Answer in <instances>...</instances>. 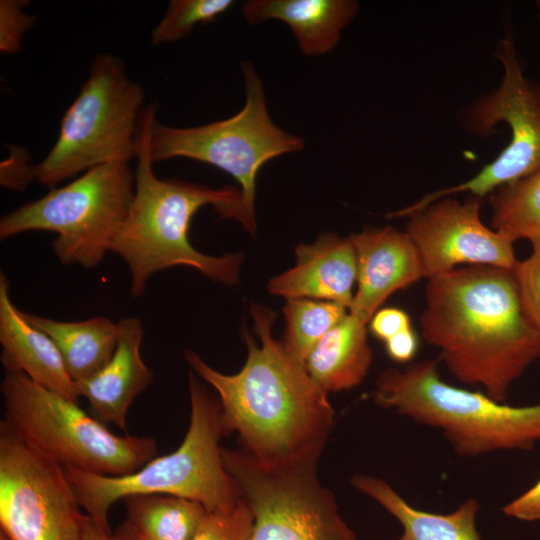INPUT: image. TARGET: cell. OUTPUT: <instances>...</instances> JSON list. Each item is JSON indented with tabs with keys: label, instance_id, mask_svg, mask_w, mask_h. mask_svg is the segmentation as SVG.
Here are the masks:
<instances>
[{
	"label": "cell",
	"instance_id": "cell-1",
	"mask_svg": "<svg viewBox=\"0 0 540 540\" xmlns=\"http://www.w3.org/2000/svg\"><path fill=\"white\" fill-rule=\"evenodd\" d=\"M251 314L261 345L243 329L248 357L238 373L223 374L191 350L185 359L216 390L224 434L237 432L250 455L269 466L317 463L334 423L327 392L274 340V313L252 304Z\"/></svg>",
	"mask_w": 540,
	"mask_h": 540
},
{
	"label": "cell",
	"instance_id": "cell-2",
	"mask_svg": "<svg viewBox=\"0 0 540 540\" xmlns=\"http://www.w3.org/2000/svg\"><path fill=\"white\" fill-rule=\"evenodd\" d=\"M425 299V341L458 381L505 403L511 384L540 358V329L522 309L513 269H451L428 279Z\"/></svg>",
	"mask_w": 540,
	"mask_h": 540
},
{
	"label": "cell",
	"instance_id": "cell-3",
	"mask_svg": "<svg viewBox=\"0 0 540 540\" xmlns=\"http://www.w3.org/2000/svg\"><path fill=\"white\" fill-rule=\"evenodd\" d=\"M155 119L156 108L153 105L144 107L136 134L135 194L111 247V252L119 255L129 268L131 295H142L153 274L178 265L190 266L225 285H236L243 254H203L192 246L188 233L195 213L205 205H212L220 218L239 221L255 236L257 229L244 211L242 192L232 186L211 188L158 178L153 172L150 153V134Z\"/></svg>",
	"mask_w": 540,
	"mask_h": 540
},
{
	"label": "cell",
	"instance_id": "cell-4",
	"mask_svg": "<svg viewBox=\"0 0 540 540\" xmlns=\"http://www.w3.org/2000/svg\"><path fill=\"white\" fill-rule=\"evenodd\" d=\"M190 423L179 447L154 457L124 476L97 475L63 466L79 505L96 524L111 533L109 511L118 500L138 494H162L196 501L207 511L229 509L241 499L226 471L219 445L224 434L221 406L189 374Z\"/></svg>",
	"mask_w": 540,
	"mask_h": 540
},
{
	"label": "cell",
	"instance_id": "cell-5",
	"mask_svg": "<svg viewBox=\"0 0 540 540\" xmlns=\"http://www.w3.org/2000/svg\"><path fill=\"white\" fill-rule=\"evenodd\" d=\"M375 402L418 424L438 428L461 457L529 450L540 441V404L508 406L485 393L444 382L433 360L382 372Z\"/></svg>",
	"mask_w": 540,
	"mask_h": 540
},
{
	"label": "cell",
	"instance_id": "cell-6",
	"mask_svg": "<svg viewBox=\"0 0 540 540\" xmlns=\"http://www.w3.org/2000/svg\"><path fill=\"white\" fill-rule=\"evenodd\" d=\"M1 394L4 421L26 443L62 466L103 476H124L157 455L155 438L116 435L79 403L23 373L6 372Z\"/></svg>",
	"mask_w": 540,
	"mask_h": 540
},
{
	"label": "cell",
	"instance_id": "cell-7",
	"mask_svg": "<svg viewBox=\"0 0 540 540\" xmlns=\"http://www.w3.org/2000/svg\"><path fill=\"white\" fill-rule=\"evenodd\" d=\"M143 101V88L127 76L122 60L98 55L63 115L55 144L39 164L28 166V182L51 189L96 166L129 163L137 156Z\"/></svg>",
	"mask_w": 540,
	"mask_h": 540
},
{
	"label": "cell",
	"instance_id": "cell-8",
	"mask_svg": "<svg viewBox=\"0 0 540 540\" xmlns=\"http://www.w3.org/2000/svg\"><path fill=\"white\" fill-rule=\"evenodd\" d=\"M134 194L135 173L129 163L96 166L2 217L0 239L52 231L57 234L53 251L62 264L95 268L111 252Z\"/></svg>",
	"mask_w": 540,
	"mask_h": 540
},
{
	"label": "cell",
	"instance_id": "cell-9",
	"mask_svg": "<svg viewBox=\"0 0 540 540\" xmlns=\"http://www.w3.org/2000/svg\"><path fill=\"white\" fill-rule=\"evenodd\" d=\"M242 71L246 103L237 114L190 128L166 126L155 119L150 153L153 163L185 157L230 174L240 184L244 211L257 229L255 192L259 169L275 157L302 150L304 141L271 120L263 85L253 66L242 62Z\"/></svg>",
	"mask_w": 540,
	"mask_h": 540
},
{
	"label": "cell",
	"instance_id": "cell-10",
	"mask_svg": "<svg viewBox=\"0 0 540 540\" xmlns=\"http://www.w3.org/2000/svg\"><path fill=\"white\" fill-rule=\"evenodd\" d=\"M221 455L252 514L248 540H357L319 482L316 463L269 466L226 448Z\"/></svg>",
	"mask_w": 540,
	"mask_h": 540
},
{
	"label": "cell",
	"instance_id": "cell-11",
	"mask_svg": "<svg viewBox=\"0 0 540 540\" xmlns=\"http://www.w3.org/2000/svg\"><path fill=\"white\" fill-rule=\"evenodd\" d=\"M495 57L504 69L501 82L497 89L472 105L465 117V125L471 133L487 137L498 123H506L511 133L508 145L471 179L426 195L394 212L393 217H407L457 193L469 192L483 198L540 170V83L524 76L512 37L500 41Z\"/></svg>",
	"mask_w": 540,
	"mask_h": 540
},
{
	"label": "cell",
	"instance_id": "cell-12",
	"mask_svg": "<svg viewBox=\"0 0 540 540\" xmlns=\"http://www.w3.org/2000/svg\"><path fill=\"white\" fill-rule=\"evenodd\" d=\"M64 467L0 422V526L10 540H82L88 518Z\"/></svg>",
	"mask_w": 540,
	"mask_h": 540
},
{
	"label": "cell",
	"instance_id": "cell-13",
	"mask_svg": "<svg viewBox=\"0 0 540 540\" xmlns=\"http://www.w3.org/2000/svg\"><path fill=\"white\" fill-rule=\"evenodd\" d=\"M481 206V197L471 195L464 202L445 197L407 216L406 233L417 250L424 278L460 264L515 267L514 242L483 224Z\"/></svg>",
	"mask_w": 540,
	"mask_h": 540
},
{
	"label": "cell",
	"instance_id": "cell-14",
	"mask_svg": "<svg viewBox=\"0 0 540 540\" xmlns=\"http://www.w3.org/2000/svg\"><path fill=\"white\" fill-rule=\"evenodd\" d=\"M357 258V291L350 314L367 325L385 300L424 278L417 250L406 232L365 228L352 234Z\"/></svg>",
	"mask_w": 540,
	"mask_h": 540
},
{
	"label": "cell",
	"instance_id": "cell-15",
	"mask_svg": "<svg viewBox=\"0 0 540 540\" xmlns=\"http://www.w3.org/2000/svg\"><path fill=\"white\" fill-rule=\"evenodd\" d=\"M295 254L296 265L270 279L271 294L288 300L313 299L351 307L357 258L349 237L324 233L312 244L298 245Z\"/></svg>",
	"mask_w": 540,
	"mask_h": 540
},
{
	"label": "cell",
	"instance_id": "cell-16",
	"mask_svg": "<svg viewBox=\"0 0 540 540\" xmlns=\"http://www.w3.org/2000/svg\"><path fill=\"white\" fill-rule=\"evenodd\" d=\"M118 327V345L110 361L94 375L75 382V388L102 422L113 423L126 432L128 410L152 383L153 372L141 356V321L123 318Z\"/></svg>",
	"mask_w": 540,
	"mask_h": 540
},
{
	"label": "cell",
	"instance_id": "cell-17",
	"mask_svg": "<svg viewBox=\"0 0 540 540\" xmlns=\"http://www.w3.org/2000/svg\"><path fill=\"white\" fill-rule=\"evenodd\" d=\"M9 281L0 273L1 362L6 372L23 373L35 383L79 403L75 382L52 339L31 325L9 295Z\"/></svg>",
	"mask_w": 540,
	"mask_h": 540
},
{
	"label": "cell",
	"instance_id": "cell-18",
	"mask_svg": "<svg viewBox=\"0 0 540 540\" xmlns=\"http://www.w3.org/2000/svg\"><path fill=\"white\" fill-rule=\"evenodd\" d=\"M358 3L352 0H250L242 14L251 24L280 20L292 30L305 55H321L338 43L353 20Z\"/></svg>",
	"mask_w": 540,
	"mask_h": 540
},
{
	"label": "cell",
	"instance_id": "cell-19",
	"mask_svg": "<svg viewBox=\"0 0 540 540\" xmlns=\"http://www.w3.org/2000/svg\"><path fill=\"white\" fill-rule=\"evenodd\" d=\"M351 482L398 520L408 540H480L476 529L480 504L474 498L466 499L450 513L438 514L411 506L380 478L357 474Z\"/></svg>",
	"mask_w": 540,
	"mask_h": 540
},
{
	"label": "cell",
	"instance_id": "cell-20",
	"mask_svg": "<svg viewBox=\"0 0 540 540\" xmlns=\"http://www.w3.org/2000/svg\"><path fill=\"white\" fill-rule=\"evenodd\" d=\"M371 362L366 324L349 313L315 345L305 367L311 378L328 393L359 385Z\"/></svg>",
	"mask_w": 540,
	"mask_h": 540
},
{
	"label": "cell",
	"instance_id": "cell-21",
	"mask_svg": "<svg viewBox=\"0 0 540 540\" xmlns=\"http://www.w3.org/2000/svg\"><path fill=\"white\" fill-rule=\"evenodd\" d=\"M34 327L47 334L57 346L74 382L101 370L112 358L119 340L118 323L105 317L83 321H57L21 311Z\"/></svg>",
	"mask_w": 540,
	"mask_h": 540
},
{
	"label": "cell",
	"instance_id": "cell-22",
	"mask_svg": "<svg viewBox=\"0 0 540 540\" xmlns=\"http://www.w3.org/2000/svg\"><path fill=\"white\" fill-rule=\"evenodd\" d=\"M126 520L142 540H191L207 510L196 501L162 494H138L123 499Z\"/></svg>",
	"mask_w": 540,
	"mask_h": 540
},
{
	"label": "cell",
	"instance_id": "cell-23",
	"mask_svg": "<svg viewBox=\"0 0 540 540\" xmlns=\"http://www.w3.org/2000/svg\"><path fill=\"white\" fill-rule=\"evenodd\" d=\"M491 227L513 242L540 238V170L493 191Z\"/></svg>",
	"mask_w": 540,
	"mask_h": 540
},
{
	"label": "cell",
	"instance_id": "cell-24",
	"mask_svg": "<svg viewBox=\"0 0 540 540\" xmlns=\"http://www.w3.org/2000/svg\"><path fill=\"white\" fill-rule=\"evenodd\" d=\"M346 307L330 301L288 300L283 309L286 328L280 342L285 353L304 364L320 339L346 315Z\"/></svg>",
	"mask_w": 540,
	"mask_h": 540
},
{
	"label": "cell",
	"instance_id": "cell-25",
	"mask_svg": "<svg viewBox=\"0 0 540 540\" xmlns=\"http://www.w3.org/2000/svg\"><path fill=\"white\" fill-rule=\"evenodd\" d=\"M233 4L232 0H172L166 14L152 31V44L179 41L189 36L197 24L213 22Z\"/></svg>",
	"mask_w": 540,
	"mask_h": 540
},
{
	"label": "cell",
	"instance_id": "cell-26",
	"mask_svg": "<svg viewBox=\"0 0 540 540\" xmlns=\"http://www.w3.org/2000/svg\"><path fill=\"white\" fill-rule=\"evenodd\" d=\"M252 514L241 498L229 509L207 511L191 540H248Z\"/></svg>",
	"mask_w": 540,
	"mask_h": 540
},
{
	"label": "cell",
	"instance_id": "cell-27",
	"mask_svg": "<svg viewBox=\"0 0 540 540\" xmlns=\"http://www.w3.org/2000/svg\"><path fill=\"white\" fill-rule=\"evenodd\" d=\"M532 252L513 268L519 299L528 319L540 329V238L531 241Z\"/></svg>",
	"mask_w": 540,
	"mask_h": 540
},
{
	"label": "cell",
	"instance_id": "cell-28",
	"mask_svg": "<svg viewBox=\"0 0 540 540\" xmlns=\"http://www.w3.org/2000/svg\"><path fill=\"white\" fill-rule=\"evenodd\" d=\"M26 0L0 1V51L5 54L18 53L22 38L35 23V17L26 14Z\"/></svg>",
	"mask_w": 540,
	"mask_h": 540
},
{
	"label": "cell",
	"instance_id": "cell-29",
	"mask_svg": "<svg viewBox=\"0 0 540 540\" xmlns=\"http://www.w3.org/2000/svg\"><path fill=\"white\" fill-rule=\"evenodd\" d=\"M409 328H411L409 316L398 308L380 309L370 320L371 332L385 342Z\"/></svg>",
	"mask_w": 540,
	"mask_h": 540
},
{
	"label": "cell",
	"instance_id": "cell-30",
	"mask_svg": "<svg viewBox=\"0 0 540 540\" xmlns=\"http://www.w3.org/2000/svg\"><path fill=\"white\" fill-rule=\"evenodd\" d=\"M502 512L517 520H540V479L526 492L506 504Z\"/></svg>",
	"mask_w": 540,
	"mask_h": 540
},
{
	"label": "cell",
	"instance_id": "cell-31",
	"mask_svg": "<svg viewBox=\"0 0 540 540\" xmlns=\"http://www.w3.org/2000/svg\"><path fill=\"white\" fill-rule=\"evenodd\" d=\"M82 540H142L135 528L125 519L115 532H107L88 516Z\"/></svg>",
	"mask_w": 540,
	"mask_h": 540
},
{
	"label": "cell",
	"instance_id": "cell-32",
	"mask_svg": "<svg viewBox=\"0 0 540 540\" xmlns=\"http://www.w3.org/2000/svg\"><path fill=\"white\" fill-rule=\"evenodd\" d=\"M387 354L397 362L411 360L417 351V338L411 328L406 329L385 342Z\"/></svg>",
	"mask_w": 540,
	"mask_h": 540
},
{
	"label": "cell",
	"instance_id": "cell-33",
	"mask_svg": "<svg viewBox=\"0 0 540 540\" xmlns=\"http://www.w3.org/2000/svg\"><path fill=\"white\" fill-rule=\"evenodd\" d=\"M0 540H10L4 533L0 532Z\"/></svg>",
	"mask_w": 540,
	"mask_h": 540
},
{
	"label": "cell",
	"instance_id": "cell-34",
	"mask_svg": "<svg viewBox=\"0 0 540 540\" xmlns=\"http://www.w3.org/2000/svg\"><path fill=\"white\" fill-rule=\"evenodd\" d=\"M396 540H408V539L405 538V537L402 535L400 538H398V539H396Z\"/></svg>",
	"mask_w": 540,
	"mask_h": 540
},
{
	"label": "cell",
	"instance_id": "cell-35",
	"mask_svg": "<svg viewBox=\"0 0 540 540\" xmlns=\"http://www.w3.org/2000/svg\"><path fill=\"white\" fill-rule=\"evenodd\" d=\"M538 7L540 8V1L537 2Z\"/></svg>",
	"mask_w": 540,
	"mask_h": 540
}]
</instances>
